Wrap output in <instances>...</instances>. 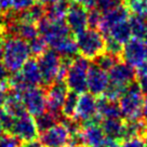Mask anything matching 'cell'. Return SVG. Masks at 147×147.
Wrapping results in <instances>:
<instances>
[{
  "mask_svg": "<svg viewBox=\"0 0 147 147\" xmlns=\"http://www.w3.org/2000/svg\"><path fill=\"white\" fill-rule=\"evenodd\" d=\"M39 5H43V7H49V5H53L55 2H57L59 0H37Z\"/></svg>",
  "mask_w": 147,
  "mask_h": 147,
  "instance_id": "bcb514c9",
  "label": "cell"
},
{
  "mask_svg": "<svg viewBox=\"0 0 147 147\" xmlns=\"http://www.w3.org/2000/svg\"><path fill=\"white\" fill-rule=\"evenodd\" d=\"M76 147H84V146H76Z\"/></svg>",
  "mask_w": 147,
  "mask_h": 147,
  "instance_id": "816d5d0a",
  "label": "cell"
},
{
  "mask_svg": "<svg viewBox=\"0 0 147 147\" xmlns=\"http://www.w3.org/2000/svg\"><path fill=\"white\" fill-rule=\"evenodd\" d=\"M144 39H146L147 40V26H146V32H145V37H144Z\"/></svg>",
  "mask_w": 147,
  "mask_h": 147,
  "instance_id": "681fc988",
  "label": "cell"
},
{
  "mask_svg": "<svg viewBox=\"0 0 147 147\" xmlns=\"http://www.w3.org/2000/svg\"><path fill=\"white\" fill-rule=\"evenodd\" d=\"M109 82L123 89L135 82L136 69L125 62H118L117 64L108 71Z\"/></svg>",
  "mask_w": 147,
  "mask_h": 147,
  "instance_id": "7c38bea8",
  "label": "cell"
},
{
  "mask_svg": "<svg viewBox=\"0 0 147 147\" xmlns=\"http://www.w3.org/2000/svg\"><path fill=\"white\" fill-rule=\"evenodd\" d=\"M22 142L12 134L0 135V147H21Z\"/></svg>",
  "mask_w": 147,
  "mask_h": 147,
  "instance_id": "836d02e7",
  "label": "cell"
},
{
  "mask_svg": "<svg viewBox=\"0 0 147 147\" xmlns=\"http://www.w3.org/2000/svg\"><path fill=\"white\" fill-rule=\"evenodd\" d=\"M70 0H59L53 5L46 7V18L52 22H65Z\"/></svg>",
  "mask_w": 147,
  "mask_h": 147,
  "instance_id": "44dd1931",
  "label": "cell"
},
{
  "mask_svg": "<svg viewBox=\"0 0 147 147\" xmlns=\"http://www.w3.org/2000/svg\"><path fill=\"white\" fill-rule=\"evenodd\" d=\"M120 147H146V141L145 138H131L128 140H124L120 144Z\"/></svg>",
  "mask_w": 147,
  "mask_h": 147,
  "instance_id": "8d00e7d4",
  "label": "cell"
},
{
  "mask_svg": "<svg viewBox=\"0 0 147 147\" xmlns=\"http://www.w3.org/2000/svg\"><path fill=\"white\" fill-rule=\"evenodd\" d=\"M8 132L24 143L34 141L39 135L35 118L29 114H25L20 117L13 118L12 124Z\"/></svg>",
  "mask_w": 147,
  "mask_h": 147,
  "instance_id": "52a82bcc",
  "label": "cell"
},
{
  "mask_svg": "<svg viewBox=\"0 0 147 147\" xmlns=\"http://www.w3.org/2000/svg\"><path fill=\"white\" fill-rule=\"evenodd\" d=\"M59 120H60V118L57 116L53 115L52 113L48 111V110H46L40 116L36 117L35 121H36V125L38 131H39V134L51 129L52 127L56 125L57 122H59Z\"/></svg>",
  "mask_w": 147,
  "mask_h": 147,
  "instance_id": "484cf974",
  "label": "cell"
},
{
  "mask_svg": "<svg viewBox=\"0 0 147 147\" xmlns=\"http://www.w3.org/2000/svg\"><path fill=\"white\" fill-rule=\"evenodd\" d=\"M1 29H2V26H1V22H0V32H1Z\"/></svg>",
  "mask_w": 147,
  "mask_h": 147,
  "instance_id": "f907efd6",
  "label": "cell"
},
{
  "mask_svg": "<svg viewBox=\"0 0 147 147\" xmlns=\"http://www.w3.org/2000/svg\"><path fill=\"white\" fill-rule=\"evenodd\" d=\"M97 116L101 120L120 118L121 113L118 103L115 101H110L106 97L100 98L97 101Z\"/></svg>",
  "mask_w": 147,
  "mask_h": 147,
  "instance_id": "ffe728a7",
  "label": "cell"
},
{
  "mask_svg": "<svg viewBox=\"0 0 147 147\" xmlns=\"http://www.w3.org/2000/svg\"><path fill=\"white\" fill-rule=\"evenodd\" d=\"M138 78V84L141 91L144 95H147V75H140V76H136Z\"/></svg>",
  "mask_w": 147,
  "mask_h": 147,
  "instance_id": "74e56055",
  "label": "cell"
},
{
  "mask_svg": "<svg viewBox=\"0 0 147 147\" xmlns=\"http://www.w3.org/2000/svg\"><path fill=\"white\" fill-rule=\"evenodd\" d=\"M91 63L83 56L75 57L65 76V83L69 91L82 94L88 91V75Z\"/></svg>",
  "mask_w": 147,
  "mask_h": 147,
  "instance_id": "277c9868",
  "label": "cell"
},
{
  "mask_svg": "<svg viewBox=\"0 0 147 147\" xmlns=\"http://www.w3.org/2000/svg\"><path fill=\"white\" fill-rule=\"evenodd\" d=\"M28 46H29L30 53L32 55H36V56H40V55L43 54L48 50L47 49L48 48V43H47L46 40L40 35L28 42Z\"/></svg>",
  "mask_w": 147,
  "mask_h": 147,
  "instance_id": "4dcf8cb0",
  "label": "cell"
},
{
  "mask_svg": "<svg viewBox=\"0 0 147 147\" xmlns=\"http://www.w3.org/2000/svg\"><path fill=\"white\" fill-rule=\"evenodd\" d=\"M3 110L13 118L28 114L25 109V106L23 104L21 94H18L14 91L8 92L5 106H3Z\"/></svg>",
  "mask_w": 147,
  "mask_h": 147,
  "instance_id": "d6986e66",
  "label": "cell"
},
{
  "mask_svg": "<svg viewBox=\"0 0 147 147\" xmlns=\"http://www.w3.org/2000/svg\"><path fill=\"white\" fill-rule=\"evenodd\" d=\"M109 86L108 73L98 67L95 63L90 65L88 75V91L95 95H104Z\"/></svg>",
  "mask_w": 147,
  "mask_h": 147,
  "instance_id": "5bb4252c",
  "label": "cell"
},
{
  "mask_svg": "<svg viewBox=\"0 0 147 147\" xmlns=\"http://www.w3.org/2000/svg\"><path fill=\"white\" fill-rule=\"evenodd\" d=\"M98 118L100 117L97 116L96 118L84 122L81 125L80 132H79L81 146L96 147L106 138V135L101 125L102 120H96Z\"/></svg>",
  "mask_w": 147,
  "mask_h": 147,
  "instance_id": "30bf717a",
  "label": "cell"
},
{
  "mask_svg": "<svg viewBox=\"0 0 147 147\" xmlns=\"http://www.w3.org/2000/svg\"><path fill=\"white\" fill-rule=\"evenodd\" d=\"M142 118L147 122V95L144 98V103H143V110H142Z\"/></svg>",
  "mask_w": 147,
  "mask_h": 147,
  "instance_id": "f6af8a7d",
  "label": "cell"
},
{
  "mask_svg": "<svg viewBox=\"0 0 147 147\" xmlns=\"http://www.w3.org/2000/svg\"><path fill=\"white\" fill-rule=\"evenodd\" d=\"M96 147H120V144H119V142L116 141V140L106 138L105 140Z\"/></svg>",
  "mask_w": 147,
  "mask_h": 147,
  "instance_id": "ab89813d",
  "label": "cell"
},
{
  "mask_svg": "<svg viewBox=\"0 0 147 147\" xmlns=\"http://www.w3.org/2000/svg\"><path fill=\"white\" fill-rule=\"evenodd\" d=\"M122 59L127 64L135 69L147 63V40L142 38H132L123 46Z\"/></svg>",
  "mask_w": 147,
  "mask_h": 147,
  "instance_id": "8992f818",
  "label": "cell"
},
{
  "mask_svg": "<svg viewBox=\"0 0 147 147\" xmlns=\"http://www.w3.org/2000/svg\"><path fill=\"white\" fill-rule=\"evenodd\" d=\"M35 1L36 0H12L11 9L15 13H21V12L32 7L35 5Z\"/></svg>",
  "mask_w": 147,
  "mask_h": 147,
  "instance_id": "e575fe53",
  "label": "cell"
},
{
  "mask_svg": "<svg viewBox=\"0 0 147 147\" xmlns=\"http://www.w3.org/2000/svg\"><path fill=\"white\" fill-rule=\"evenodd\" d=\"M79 53L88 60H95L105 52L106 40L104 35L97 29L88 28L76 36Z\"/></svg>",
  "mask_w": 147,
  "mask_h": 147,
  "instance_id": "3957f363",
  "label": "cell"
},
{
  "mask_svg": "<svg viewBox=\"0 0 147 147\" xmlns=\"http://www.w3.org/2000/svg\"><path fill=\"white\" fill-rule=\"evenodd\" d=\"M10 71L5 67V65L0 63V82H9Z\"/></svg>",
  "mask_w": 147,
  "mask_h": 147,
  "instance_id": "f35d334b",
  "label": "cell"
},
{
  "mask_svg": "<svg viewBox=\"0 0 147 147\" xmlns=\"http://www.w3.org/2000/svg\"><path fill=\"white\" fill-rule=\"evenodd\" d=\"M129 23H130V27H131L132 35H133L134 38H142V39H144L145 32H146L147 18L132 14L129 18Z\"/></svg>",
  "mask_w": 147,
  "mask_h": 147,
  "instance_id": "83f0119b",
  "label": "cell"
},
{
  "mask_svg": "<svg viewBox=\"0 0 147 147\" xmlns=\"http://www.w3.org/2000/svg\"><path fill=\"white\" fill-rule=\"evenodd\" d=\"M10 87V84L9 82H0V91L1 90H8V88Z\"/></svg>",
  "mask_w": 147,
  "mask_h": 147,
  "instance_id": "7dc6e473",
  "label": "cell"
},
{
  "mask_svg": "<svg viewBox=\"0 0 147 147\" xmlns=\"http://www.w3.org/2000/svg\"><path fill=\"white\" fill-rule=\"evenodd\" d=\"M124 3L132 14L147 18V0H124Z\"/></svg>",
  "mask_w": 147,
  "mask_h": 147,
  "instance_id": "f1b7e54d",
  "label": "cell"
},
{
  "mask_svg": "<svg viewBox=\"0 0 147 147\" xmlns=\"http://www.w3.org/2000/svg\"><path fill=\"white\" fill-rule=\"evenodd\" d=\"M101 125L106 138H113L116 141H119V140L123 141L125 122L122 120L121 117L120 118H111V119L102 120Z\"/></svg>",
  "mask_w": 147,
  "mask_h": 147,
  "instance_id": "ac0fdd59",
  "label": "cell"
},
{
  "mask_svg": "<svg viewBox=\"0 0 147 147\" xmlns=\"http://www.w3.org/2000/svg\"><path fill=\"white\" fill-rule=\"evenodd\" d=\"M97 116V100L95 96L86 92L80 94L75 114V119L79 122H88L90 120H93Z\"/></svg>",
  "mask_w": 147,
  "mask_h": 147,
  "instance_id": "9a60e30c",
  "label": "cell"
},
{
  "mask_svg": "<svg viewBox=\"0 0 147 147\" xmlns=\"http://www.w3.org/2000/svg\"><path fill=\"white\" fill-rule=\"evenodd\" d=\"M25 109L32 117H38L47 110L46 92L40 87L28 88L21 94Z\"/></svg>",
  "mask_w": 147,
  "mask_h": 147,
  "instance_id": "ba28073f",
  "label": "cell"
},
{
  "mask_svg": "<svg viewBox=\"0 0 147 147\" xmlns=\"http://www.w3.org/2000/svg\"><path fill=\"white\" fill-rule=\"evenodd\" d=\"M123 3L124 0H96L95 9L98 10L102 14H104L122 5Z\"/></svg>",
  "mask_w": 147,
  "mask_h": 147,
  "instance_id": "1f68e13d",
  "label": "cell"
},
{
  "mask_svg": "<svg viewBox=\"0 0 147 147\" xmlns=\"http://www.w3.org/2000/svg\"><path fill=\"white\" fill-rule=\"evenodd\" d=\"M94 61H95L94 63H95L98 67H101L103 70H105V71L108 73L110 69L118 63V57L115 56V55L109 54V53H107V52H104V53H102L100 56H97Z\"/></svg>",
  "mask_w": 147,
  "mask_h": 147,
  "instance_id": "f546056e",
  "label": "cell"
},
{
  "mask_svg": "<svg viewBox=\"0 0 147 147\" xmlns=\"http://www.w3.org/2000/svg\"><path fill=\"white\" fill-rule=\"evenodd\" d=\"M76 2H78L79 5L84 7L86 9H94L96 5V0H75Z\"/></svg>",
  "mask_w": 147,
  "mask_h": 147,
  "instance_id": "b9f144b4",
  "label": "cell"
},
{
  "mask_svg": "<svg viewBox=\"0 0 147 147\" xmlns=\"http://www.w3.org/2000/svg\"><path fill=\"white\" fill-rule=\"evenodd\" d=\"M30 50L28 42L16 37H9L1 45L0 59L1 63L10 71L18 73L24 64L30 59Z\"/></svg>",
  "mask_w": 147,
  "mask_h": 147,
  "instance_id": "6da1fadb",
  "label": "cell"
},
{
  "mask_svg": "<svg viewBox=\"0 0 147 147\" xmlns=\"http://www.w3.org/2000/svg\"><path fill=\"white\" fill-rule=\"evenodd\" d=\"M3 131H5V128H3V124H2V121H1V118H0V135L3 134Z\"/></svg>",
  "mask_w": 147,
  "mask_h": 147,
  "instance_id": "c3c4849f",
  "label": "cell"
},
{
  "mask_svg": "<svg viewBox=\"0 0 147 147\" xmlns=\"http://www.w3.org/2000/svg\"><path fill=\"white\" fill-rule=\"evenodd\" d=\"M129 18H130V11L128 10V8L123 5H120L107 13L102 14V20L100 26H98V30L105 36L114 26L121 22L128 21Z\"/></svg>",
  "mask_w": 147,
  "mask_h": 147,
  "instance_id": "2e32d148",
  "label": "cell"
},
{
  "mask_svg": "<svg viewBox=\"0 0 147 147\" xmlns=\"http://www.w3.org/2000/svg\"><path fill=\"white\" fill-rule=\"evenodd\" d=\"M12 0H0V14L7 13L11 10Z\"/></svg>",
  "mask_w": 147,
  "mask_h": 147,
  "instance_id": "60d3db41",
  "label": "cell"
},
{
  "mask_svg": "<svg viewBox=\"0 0 147 147\" xmlns=\"http://www.w3.org/2000/svg\"><path fill=\"white\" fill-rule=\"evenodd\" d=\"M7 95H8V91H5V90H1L0 91V109H3Z\"/></svg>",
  "mask_w": 147,
  "mask_h": 147,
  "instance_id": "ee69618b",
  "label": "cell"
},
{
  "mask_svg": "<svg viewBox=\"0 0 147 147\" xmlns=\"http://www.w3.org/2000/svg\"><path fill=\"white\" fill-rule=\"evenodd\" d=\"M37 26L39 35L46 40L51 49L66 37L70 36V30L65 22H52L45 18Z\"/></svg>",
  "mask_w": 147,
  "mask_h": 147,
  "instance_id": "5b68a950",
  "label": "cell"
},
{
  "mask_svg": "<svg viewBox=\"0 0 147 147\" xmlns=\"http://www.w3.org/2000/svg\"><path fill=\"white\" fill-rule=\"evenodd\" d=\"M88 16H89L88 9L79 5L78 2L71 1L65 18V23L68 26L70 32L77 36L78 34L84 32L89 27Z\"/></svg>",
  "mask_w": 147,
  "mask_h": 147,
  "instance_id": "8fae6325",
  "label": "cell"
},
{
  "mask_svg": "<svg viewBox=\"0 0 147 147\" xmlns=\"http://www.w3.org/2000/svg\"><path fill=\"white\" fill-rule=\"evenodd\" d=\"M101 20H102V13L98 11V10H96L95 8L90 10L89 16H88L89 27L91 28V29H98V26H100V23H101Z\"/></svg>",
  "mask_w": 147,
  "mask_h": 147,
  "instance_id": "d590c367",
  "label": "cell"
},
{
  "mask_svg": "<svg viewBox=\"0 0 147 147\" xmlns=\"http://www.w3.org/2000/svg\"><path fill=\"white\" fill-rule=\"evenodd\" d=\"M45 18H46V7L39 3H35L29 9L18 13V18L20 21L32 24H38Z\"/></svg>",
  "mask_w": 147,
  "mask_h": 147,
  "instance_id": "cb8c5ba5",
  "label": "cell"
},
{
  "mask_svg": "<svg viewBox=\"0 0 147 147\" xmlns=\"http://www.w3.org/2000/svg\"><path fill=\"white\" fill-rule=\"evenodd\" d=\"M147 135V122L143 119L130 120L125 121V128H124V140L131 138H145Z\"/></svg>",
  "mask_w": 147,
  "mask_h": 147,
  "instance_id": "d4e9b609",
  "label": "cell"
},
{
  "mask_svg": "<svg viewBox=\"0 0 147 147\" xmlns=\"http://www.w3.org/2000/svg\"><path fill=\"white\" fill-rule=\"evenodd\" d=\"M52 50L55 51L62 59H69V60L75 59L77 53H79L76 39H74L71 35L59 42L56 46L52 48Z\"/></svg>",
  "mask_w": 147,
  "mask_h": 147,
  "instance_id": "603a6c76",
  "label": "cell"
},
{
  "mask_svg": "<svg viewBox=\"0 0 147 147\" xmlns=\"http://www.w3.org/2000/svg\"><path fill=\"white\" fill-rule=\"evenodd\" d=\"M106 40V48H105V52L109 53L111 55H115L117 57H119L120 55H122V51H123V46L120 45L119 42L115 41L110 38H107L105 37Z\"/></svg>",
  "mask_w": 147,
  "mask_h": 147,
  "instance_id": "d6a6232c",
  "label": "cell"
},
{
  "mask_svg": "<svg viewBox=\"0 0 147 147\" xmlns=\"http://www.w3.org/2000/svg\"><path fill=\"white\" fill-rule=\"evenodd\" d=\"M40 142L45 147H66L69 145L70 133L62 123L39 134Z\"/></svg>",
  "mask_w": 147,
  "mask_h": 147,
  "instance_id": "4fadbf2b",
  "label": "cell"
},
{
  "mask_svg": "<svg viewBox=\"0 0 147 147\" xmlns=\"http://www.w3.org/2000/svg\"><path fill=\"white\" fill-rule=\"evenodd\" d=\"M20 74L29 88L39 87V86L43 84L41 73H40V69H39V66H38L36 60L29 59L21 68Z\"/></svg>",
  "mask_w": 147,
  "mask_h": 147,
  "instance_id": "e0dca14e",
  "label": "cell"
},
{
  "mask_svg": "<svg viewBox=\"0 0 147 147\" xmlns=\"http://www.w3.org/2000/svg\"><path fill=\"white\" fill-rule=\"evenodd\" d=\"M104 37L110 38V39H113L115 41L119 42L120 45L124 46L127 42L130 41L133 38L132 30H131V27H130V23H129V20L117 24Z\"/></svg>",
  "mask_w": 147,
  "mask_h": 147,
  "instance_id": "7402d4cb",
  "label": "cell"
},
{
  "mask_svg": "<svg viewBox=\"0 0 147 147\" xmlns=\"http://www.w3.org/2000/svg\"><path fill=\"white\" fill-rule=\"evenodd\" d=\"M21 147H45L41 144L40 141H37V140H34V141H29V142H25L22 144Z\"/></svg>",
  "mask_w": 147,
  "mask_h": 147,
  "instance_id": "7bdbcfd3",
  "label": "cell"
},
{
  "mask_svg": "<svg viewBox=\"0 0 147 147\" xmlns=\"http://www.w3.org/2000/svg\"><path fill=\"white\" fill-rule=\"evenodd\" d=\"M79 96H80V94L76 93V92H68L67 96L65 98L63 109H62V115L64 116L65 118H74L75 117L77 105H78Z\"/></svg>",
  "mask_w": 147,
  "mask_h": 147,
  "instance_id": "4316f807",
  "label": "cell"
},
{
  "mask_svg": "<svg viewBox=\"0 0 147 147\" xmlns=\"http://www.w3.org/2000/svg\"><path fill=\"white\" fill-rule=\"evenodd\" d=\"M68 92L69 90L65 81H55L49 86L46 92L47 110L61 118L63 105Z\"/></svg>",
  "mask_w": 147,
  "mask_h": 147,
  "instance_id": "9c48e42d",
  "label": "cell"
},
{
  "mask_svg": "<svg viewBox=\"0 0 147 147\" xmlns=\"http://www.w3.org/2000/svg\"><path fill=\"white\" fill-rule=\"evenodd\" d=\"M144 94L138 87V82L130 84L118 101L121 117L125 121L142 119Z\"/></svg>",
  "mask_w": 147,
  "mask_h": 147,
  "instance_id": "7a4b0ae2",
  "label": "cell"
}]
</instances>
